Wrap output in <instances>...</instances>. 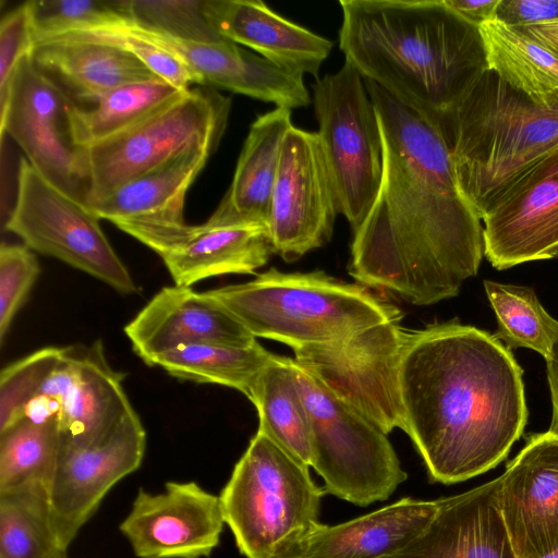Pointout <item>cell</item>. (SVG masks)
<instances>
[{
    "label": "cell",
    "mask_w": 558,
    "mask_h": 558,
    "mask_svg": "<svg viewBox=\"0 0 558 558\" xmlns=\"http://www.w3.org/2000/svg\"><path fill=\"white\" fill-rule=\"evenodd\" d=\"M40 272L34 251L24 244L0 247V342L23 306Z\"/></svg>",
    "instance_id": "obj_39"
},
{
    "label": "cell",
    "mask_w": 558,
    "mask_h": 558,
    "mask_svg": "<svg viewBox=\"0 0 558 558\" xmlns=\"http://www.w3.org/2000/svg\"><path fill=\"white\" fill-rule=\"evenodd\" d=\"M291 110L276 107L251 124L231 185L219 208L231 218L268 227L282 143L292 126Z\"/></svg>",
    "instance_id": "obj_27"
},
{
    "label": "cell",
    "mask_w": 558,
    "mask_h": 558,
    "mask_svg": "<svg viewBox=\"0 0 558 558\" xmlns=\"http://www.w3.org/2000/svg\"><path fill=\"white\" fill-rule=\"evenodd\" d=\"M72 98L33 62L21 59L0 99V133L23 149L27 161L51 184L87 206L83 148L72 135Z\"/></svg>",
    "instance_id": "obj_12"
},
{
    "label": "cell",
    "mask_w": 558,
    "mask_h": 558,
    "mask_svg": "<svg viewBox=\"0 0 558 558\" xmlns=\"http://www.w3.org/2000/svg\"><path fill=\"white\" fill-rule=\"evenodd\" d=\"M543 558H558V549L556 551H554V553L543 557Z\"/></svg>",
    "instance_id": "obj_45"
},
{
    "label": "cell",
    "mask_w": 558,
    "mask_h": 558,
    "mask_svg": "<svg viewBox=\"0 0 558 558\" xmlns=\"http://www.w3.org/2000/svg\"><path fill=\"white\" fill-rule=\"evenodd\" d=\"M35 32L27 2L10 11L0 23V99L4 97L21 59L31 54Z\"/></svg>",
    "instance_id": "obj_40"
},
{
    "label": "cell",
    "mask_w": 558,
    "mask_h": 558,
    "mask_svg": "<svg viewBox=\"0 0 558 558\" xmlns=\"http://www.w3.org/2000/svg\"><path fill=\"white\" fill-rule=\"evenodd\" d=\"M211 153L196 149L182 154L128 181L87 207L99 219L116 226L128 221H184L185 195Z\"/></svg>",
    "instance_id": "obj_26"
},
{
    "label": "cell",
    "mask_w": 558,
    "mask_h": 558,
    "mask_svg": "<svg viewBox=\"0 0 558 558\" xmlns=\"http://www.w3.org/2000/svg\"><path fill=\"white\" fill-rule=\"evenodd\" d=\"M460 189L481 218L558 147V109L543 107L487 70L440 126Z\"/></svg>",
    "instance_id": "obj_4"
},
{
    "label": "cell",
    "mask_w": 558,
    "mask_h": 558,
    "mask_svg": "<svg viewBox=\"0 0 558 558\" xmlns=\"http://www.w3.org/2000/svg\"><path fill=\"white\" fill-rule=\"evenodd\" d=\"M189 89L163 80L141 81L112 88L89 105L75 104L71 111L73 140L83 148L108 138L166 107Z\"/></svg>",
    "instance_id": "obj_30"
},
{
    "label": "cell",
    "mask_w": 558,
    "mask_h": 558,
    "mask_svg": "<svg viewBox=\"0 0 558 558\" xmlns=\"http://www.w3.org/2000/svg\"><path fill=\"white\" fill-rule=\"evenodd\" d=\"M35 41L74 31H87L128 20L119 1L33 0L27 1Z\"/></svg>",
    "instance_id": "obj_37"
},
{
    "label": "cell",
    "mask_w": 558,
    "mask_h": 558,
    "mask_svg": "<svg viewBox=\"0 0 558 558\" xmlns=\"http://www.w3.org/2000/svg\"><path fill=\"white\" fill-rule=\"evenodd\" d=\"M225 524L219 496L171 481L159 494L140 488L119 529L138 558H206Z\"/></svg>",
    "instance_id": "obj_17"
},
{
    "label": "cell",
    "mask_w": 558,
    "mask_h": 558,
    "mask_svg": "<svg viewBox=\"0 0 558 558\" xmlns=\"http://www.w3.org/2000/svg\"><path fill=\"white\" fill-rule=\"evenodd\" d=\"M5 229L34 252L57 258L122 294L140 288L104 233L99 218L47 181L25 158Z\"/></svg>",
    "instance_id": "obj_10"
},
{
    "label": "cell",
    "mask_w": 558,
    "mask_h": 558,
    "mask_svg": "<svg viewBox=\"0 0 558 558\" xmlns=\"http://www.w3.org/2000/svg\"><path fill=\"white\" fill-rule=\"evenodd\" d=\"M62 348L39 349L1 371L0 432L27 416L45 383L57 367Z\"/></svg>",
    "instance_id": "obj_36"
},
{
    "label": "cell",
    "mask_w": 558,
    "mask_h": 558,
    "mask_svg": "<svg viewBox=\"0 0 558 558\" xmlns=\"http://www.w3.org/2000/svg\"><path fill=\"white\" fill-rule=\"evenodd\" d=\"M311 425V466L326 494L366 507L387 500L407 478L387 434L336 398L292 359Z\"/></svg>",
    "instance_id": "obj_7"
},
{
    "label": "cell",
    "mask_w": 558,
    "mask_h": 558,
    "mask_svg": "<svg viewBox=\"0 0 558 558\" xmlns=\"http://www.w3.org/2000/svg\"><path fill=\"white\" fill-rule=\"evenodd\" d=\"M462 17L480 27L485 22L495 20L500 0H446Z\"/></svg>",
    "instance_id": "obj_42"
},
{
    "label": "cell",
    "mask_w": 558,
    "mask_h": 558,
    "mask_svg": "<svg viewBox=\"0 0 558 558\" xmlns=\"http://www.w3.org/2000/svg\"><path fill=\"white\" fill-rule=\"evenodd\" d=\"M308 469L257 429L219 495L245 558H292L319 525L326 493Z\"/></svg>",
    "instance_id": "obj_6"
},
{
    "label": "cell",
    "mask_w": 558,
    "mask_h": 558,
    "mask_svg": "<svg viewBox=\"0 0 558 558\" xmlns=\"http://www.w3.org/2000/svg\"><path fill=\"white\" fill-rule=\"evenodd\" d=\"M498 502L517 558L558 549V436L533 434L499 476Z\"/></svg>",
    "instance_id": "obj_19"
},
{
    "label": "cell",
    "mask_w": 558,
    "mask_h": 558,
    "mask_svg": "<svg viewBox=\"0 0 558 558\" xmlns=\"http://www.w3.org/2000/svg\"><path fill=\"white\" fill-rule=\"evenodd\" d=\"M207 293L257 338L292 349L348 338L367 327L400 318L397 307L360 283L323 271L259 274L244 283Z\"/></svg>",
    "instance_id": "obj_5"
},
{
    "label": "cell",
    "mask_w": 558,
    "mask_h": 558,
    "mask_svg": "<svg viewBox=\"0 0 558 558\" xmlns=\"http://www.w3.org/2000/svg\"><path fill=\"white\" fill-rule=\"evenodd\" d=\"M128 24L177 56L195 75L197 84L272 102L290 110L306 107L312 101L303 75L282 69L228 39L186 41L144 31L129 21Z\"/></svg>",
    "instance_id": "obj_21"
},
{
    "label": "cell",
    "mask_w": 558,
    "mask_h": 558,
    "mask_svg": "<svg viewBox=\"0 0 558 558\" xmlns=\"http://www.w3.org/2000/svg\"><path fill=\"white\" fill-rule=\"evenodd\" d=\"M120 4L128 21L147 32L194 43L226 39L210 26L204 0H120Z\"/></svg>",
    "instance_id": "obj_35"
},
{
    "label": "cell",
    "mask_w": 558,
    "mask_h": 558,
    "mask_svg": "<svg viewBox=\"0 0 558 558\" xmlns=\"http://www.w3.org/2000/svg\"><path fill=\"white\" fill-rule=\"evenodd\" d=\"M60 445L56 414L45 418L26 416L0 432V494L35 483L49 488Z\"/></svg>",
    "instance_id": "obj_33"
},
{
    "label": "cell",
    "mask_w": 558,
    "mask_h": 558,
    "mask_svg": "<svg viewBox=\"0 0 558 558\" xmlns=\"http://www.w3.org/2000/svg\"><path fill=\"white\" fill-rule=\"evenodd\" d=\"M135 354L153 366L160 355L194 344L247 347L257 341L207 291L172 286L160 289L125 325Z\"/></svg>",
    "instance_id": "obj_20"
},
{
    "label": "cell",
    "mask_w": 558,
    "mask_h": 558,
    "mask_svg": "<svg viewBox=\"0 0 558 558\" xmlns=\"http://www.w3.org/2000/svg\"><path fill=\"white\" fill-rule=\"evenodd\" d=\"M338 213L317 132H287L272 189L268 229L274 253L290 263L326 244Z\"/></svg>",
    "instance_id": "obj_14"
},
{
    "label": "cell",
    "mask_w": 558,
    "mask_h": 558,
    "mask_svg": "<svg viewBox=\"0 0 558 558\" xmlns=\"http://www.w3.org/2000/svg\"><path fill=\"white\" fill-rule=\"evenodd\" d=\"M31 58L78 106L128 83L161 80L125 48L76 32L37 39Z\"/></svg>",
    "instance_id": "obj_23"
},
{
    "label": "cell",
    "mask_w": 558,
    "mask_h": 558,
    "mask_svg": "<svg viewBox=\"0 0 558 558\" xmlns=\"http://www.w3.org/2000/svg\"><path fill=\"white\" fill-rule=\"evenodd\" d=\"M313 104L338 213L354 232L378 194L384 146L377 112L363 76L349 62L316 78Z\"/></svg>",
    "instance_id": "obj_9"
},
{
    "label": "cell",
    "mask_w": 558,
    "mask_h": 558,
    "mask_svg": "<svg viewBox=\"0 0 558 558\" xmlns=\"http://www.w3.org/2000/svg\"><path fill=\"white\" fill-rule=\"evenodd\" d=\"M123 378L108 363L100 340L62 347L57 367L32 405L44 403L49 415L58 416L61 447L97 445L134 412Z\"/></svg>",
    "instance_id": "obj_15"
},
{
    "label": "cell",
    "mask_w": 558,
    "mask_h": 558,
    "mask_svg": "<svg viewBox=\"0 0 558 558\" xmlns=\"http://www.w3.org/2000/svg\"><path fill=\"white\" fill-rule=\"evenodd\" d=\"M480 31L488 70L536 104L558 109V57L497 20L483 23Z\"/></svg>",
    "instance_id": "obj_29"
},
{
    "label": "cell",
    "mask_w": 558,
    "mask_h": 558,
    "mask_svg": "<svg viewBox=\"0 0 558 558\" xmlns=\"http://www.w3.org/2000/svg\"><path fill=\"white\" fill-rule=\"evenodd\" d=\"M499 477L439 498L422 533L386 558H517L498 502Z\"/></svg>",
    "instance_id": "obj_22"
},
{
    "label": "cell",
    "mask_w": 558,
    "mask_h": 558,
    "mask_svg": "<svg viewBox=\"0 0 558 558\" xmlns=\"http://www.w3.org/2000/svg\"><path fill=\"white\" fill-rule=\"evenodd\" d=\"M119 229L160 256L175 286L230 274H253L274 248L267 226L238 220L220 209L202 225L128 221Z\"/></svg>",
    "instance_id": "obj_13"
},
{
    "label": "cell",
    "mask_w": 558,
    "mask_h": 558,
    "mask_svg": "<svg viewBox=\"0 0 558 558\" xmlns=\"http://www.w3.org/2000/svg\"><path fill=\"white\" fill-rule=\"evenodd\" d=\"M74 32L125 48L159 78L179 88L189 89L191 85L197 84L195 75L177 56L135 32L126 20L93 29Z\"/></svg>",
    "instance_id": "obj_38"
},
{
    "label": "cell",
    "mask_w": 558,
    "mask_h": 558,
    "mask_svg": "<svg viewBox=\"0 0 558 558\" xmlns=\"http://www.w3.org/2000/svg\"><path fill=\"white\" fill-rule=\"evenodd\" d=\"M259 417L258 429L303 464L311 466L310 417L295 379L292 359L272 354L248 396Z\"/></svg>",
    "instance_id": "obj_28"
},
{
    "label": "cell",
    "mask_w": 558,
    "mask_h": 558,
    "mask_svg": "<svg viewBox=\"0 0 558 558\" xmlns=\"http://www.w3.org/2000/svg\"><path fill=\"white\" fill-rule=\"evenodd\" d=\"M231 100L211 87L190 88L136 124L83 147L87 206L128 181L196 149L214 151Z\"/></svg>",
    "instance_id": "obj_8"
},
{
    "label": "cell",
    "mask_w": 558,
    "mask_h": 558,
    "mask_svg": "<svg viewBox=\"0 0 558 558\" xmlns=\"http://www.w3.org/2000/svg\"><path fill=\"white\" fill-rule=\"evenodd\" d=\"M546 364L553 403V417L548 432L558 436V341L553 349L550 357L546 361Z\"/></svg>",
    "instance_id": "obj_44"
},
{
    "label": "cell",
    "mask_w": 558,
    "mask_h": 558,
    "mask_svg": "<svg viewBox=\"0 0 558 558\" xmlns=\"http://www.w3.org/2000/svg\"><path fill=\"white\" fill-rule=\"evenodd\" d=\"M0 558H69L53 526L47 485L0 494Z\"/></svg>",
    "instance_id": "obj_31"
},
{
    "label": "cell",
    "mask_w": 558,
    "mask_h": 558,
    "mask_svg": "<svg viewBox=\"0 0 558 558\" xmlns=\"http://www.w3.org/2000/svg\"><path fill=\"white\" fill-rule=\"evenodd\" d=\"M408 332L396 318L339 341L295 348L294 361L388 435L404 428L399 376Z\"/></svg>",
    "instance_id": "obj_11"
},
{
    "label": "cell",
    "mask_w": 558,
    "mask_h": 558,
    "mask_svg": "<svg viewBox=\"0 0 558 558\" xmlns=\"http://www.w3.org/2000/svg\"><path fill=\"white\" fill-rule=\"evenodd\" d=\"M488 301L495 312V337L509 350L527 348L546 361L558 341V320L539 303L533 289L523 286L484 281Z\"/></svg>",
    "instance_id": "obj_34"
},
{
    "label": "cell",
    "mask_w": 558,
    "mask_h": 558,
    "mask_svg": "<svg viewBox=\"0 0 558 558\" xmlns=\"http://www.w3.org/2000/svg\"><path fill=\"white\" fill-rule=\"evenodd\" d=\"M217 34L288 71L317 76L333 43L272 11L260 0H204Z\"/></svg>",
    "instance_id": "obj_24"
},
{
    "label": "cell",
    "mask_w": 558,
    "mask_h": 558,
    "mask_svg": "<svg viewBox=\"0 0 558 558\" xmlns=\"http://www.w3.org/2000/svg\"><path fill=\"white\" fill-rule=\"evenodd\" d=\"M339 4V48L345 61L439 130L488 70L480 27L446 0Z\"/></svg>",
    "instance_id": "obj_3"
},
{
    "label": "cell",
    "mask_w": 558,
    "mask_h": 558,
    "mask_svg": "<svg viewBox=\"0 0 558 558\" xmlns=\"http://www.w3.org/2000/svg\"><path fill=\"white\" fill-rule=\"evenodd\" d=\"M384 146L375 202L353 232L349 272L414 305L456 296L484 256L482 218L458 183L441 131L365 80Z\"/></svg>",
    "instance_id": "obj_1"
},
{
    "label": "cell",
    "mask_w": 558,
    "mask_h": 558,
    "mask_svg": "<svg viewBox=\"0 0 558 558\" xmlns=\"http://www.w3.org/2000/svg\"><path fill=\"white\" fill-rule=\"evenodd\" d=\"M271 355L257 341L247 347L204 343L165 353L154 361L153 366H159L181 380L227 386L248 398Z\"/></svg>",
    "instance_id": "obj_32"
},
{
    "label": "cell",
    "mask_w": 558,
    "mask_h": 558,
    "mask_svg": "<svg viewBox=\"0 0 558 558\" xmlns=\"http://www.w3.org/2000/svg\"><path fill=\"white\" fill-rule=\"evenodd\" d=\"M512 28L526 35L558 57V20Z\"/></svg>",
    "instance_id": "obj_43"
},
{
    "label": "cell",
    "mask_w": 558,
    "mask_h": 558,
    "mask_svg": "<svg viewBox=\"0 0 558 558\" xmlns=\"http://www.w3.org/2000/svg\"><path fill=\"white\" fill-rule=\"evenodd\" d=\"M482 222L484 255L499 270L558 257V147L511 185Z\"/></svg>",
    "instance_id": "obj_18"
},
{
    "label": "cell",
    "mask_w": 558,
    "mask_h": 558,
    "mask_svg": "<svg viewBox=\"0 0 558 558\" xmlns=\"http://www.w3.org/2000/svg\"><path fill=\"white\" fill-rule=\"evenodd\" d=\"M145 449L146 432L135 411L97 445L60 446L48 494L54 530L66 548L108 492L141 466Z\"/></svg>",
    "instance_id": "obj_16"
},
{
    "label": "cell",
    "mask_w": 558,
    "mask_h": 558,
    "mask_svg": "<svg viewBox=\"0 0 558 558\" xmlns=\"http://www.w3.org/2000/svg\"><path fill=\"white\" fill-rule=\"evenodd\" d=\"M438 499L404 497L336 525H319L292 558H386L414 541L429 523Z\"/></svg>",
    "instance_id": "obj_25"
},
{
    "label": "cell",
    "mask_w": 558,
    "mask_h": 558,
    "mask_svg": "<svg viewBox=\"0 0 558 558\" xmlns=\"http://www.w3.org/2000/svg\"><path fill=\"white\" fill-rule=\"evenodd\" d=\"M523 369L495 335L457 319L409 331L400 365L404 428L430 481L499 464L523 434Z\"/></svg>",
    "instance_id": "obj_2"
},
{
    "label": "cell",
    "mask_w": 558,
    "mask_h": 558,
    "mask_svg": "<svg viewBox=\"0 0 558 558\" xmlns=\"http://www.w3.org/2000/svg\"><path fill=\"white\" fill-rule=\"evenodd\" d=\"M495 20L510 27L558 20V0H500Z\"/></svg>",
    "instance_id": "obj_41"
}]
</instances>
